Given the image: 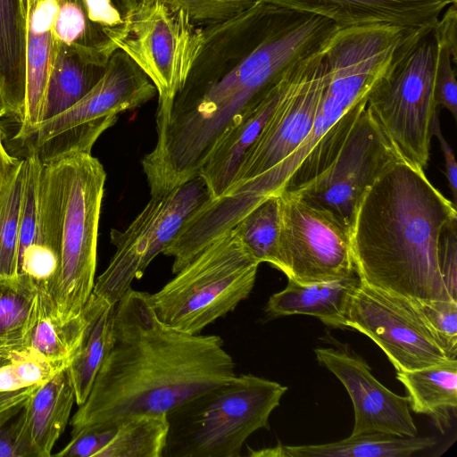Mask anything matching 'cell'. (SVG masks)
<instances>
[{"mask_svg": "<svg viewBox=\"0 0 457 457\" xmlns=\"http://www.w3.org/2000/svg\"><path fill=\"white\" fill-rule=\"evenodd\" d=\"M38 1H40V0H38Z\"/></svg>", "mask_w": 457, "mask_h": 457, "instance_id": "obj_45", "label": "cell"}, {"mask_svg": "<svg viewBox=\"0 0 457 457\" xmlns=\"http://www.w3.org/2000/svg\"><path fill=\"white\" fill-rule=\"evenodd\" d=\"M259 265L230 229L211 242L162 289L149 294L151 305L164 324L199 334L249 296Z\"/></svg>", "mask_w": 457, "mask_h": 457, "instance_id": "obj_8", "label": "cell"}, {"mask_svg": "<svg viewBox=\"0 0 457 457\" xmlns=\"http://www.w3.org/2000/svg\"><path fill=\"white\" fill-rule=\"evenodd\" d=\"M57 0H40L28 12L26 44V99L16 139L28 141L44 121L46 93L53 64L55 39L53 25Z\"/></svg>", "mask_w": 457, "mask_h": 457, "instance_id": "obj_19", "label": "cell"}, {"mask_svg": "<svg viewBox=\"0 0 457 457\" xmlns=\"http://www.w3.org/2000/svg\"><path fill=\"white\" fill-rule=\"evenodd\" d=\"M403 161L365 108L333 162L319 176L291 191L351 229L355 209L390 166Z\"/></svg>", "mask_w": 457, "mask_h": 457, "instance_id": "obj_14", "label": "cell"}, {"mask_svg": "<svg viewBox=\"0 0 457 457\" xmlns=\"http://www.w3.org/2000/svg\"><path fill=\"white\" fill-rule=\"evenodd\" d=\"M439 264L446 289L457 301V219L445 227L440 237Z\"/></svg>", "mask_w": 457, "mask_h": 457, "instance_id": "obj_38", "label": "cell"}, {"mask_svg": "<svg viewBox=\"0 0 457 457\" xmlns=\"http://www.w3.org/2000/svg\"><path fill=\"white\" fill-rule=\"evenodd\" d=\"M128 1L129 2L130 0H128Z\"/></svg>", "mask_w": 457, "mask_h": 457, "instance_id": "obj_44", "label": "cell"}, {"mask_svg": "<svg viewBox=\"0 0 457 457\" xmlns=\"http://www.w3.org/2000/svg\"><path fill=\"white\" fill-rule=\"evenodd\" d=\"M115 304L92 293L81 310L84 328L69 371L75 391V402L82 404L110 350Z\"/></svg>", "mask_w": 457, "mask_h": 457, "instance_id": "obj_25", "label": "cell"}, {"mask_svg": "<svg viewBox=\"0 0 457 457\" xmlns=\"http://www.w3.org/2000/svg\"><path fill=\"white\" fill-rule=\"evenodd\" d=\"M337 29L321 16L261 0L203 26V46L183 87L156 111L158 151L179 169L198 171L234 120Z\"/></svg>", "mask_w": 457, "mask_h": 457, "instance_id": "obj_1", "label": "cell"}, {"mask_svg": "<svg viewBox=\"0 0 457 457\" xmlns=\"http://www.w3.org/2000/svg\"><path fill=\"white\" fill-rule=\"evenodd\" d=\"M326 18L337 28L386 23L418 29L438 21L457 0H261Z\"/></svg>", "mask_w": 457, "mask_h": 457, "instance_id": "obj_17", "label": "cell"}, {"mask_svg": "<svg viewBox=\"0 0 457 457\" xmlns=\"http://www.w3.org/2000/svg\"><path fill=\"white\" fill-rule=\"evenodd\" d=\"M437 21L416 29L370 92L366 108L402 159L424 170L438 104Z\"/></svg>", "mask_w": 457, "mask_h": 457, "instance_id": "obj_7", "label": "cell"}, {"mask_svg": "<svg viewBox=\"0 0 457 457\" xmlns=\"http://www.w3.org/2000/svg\"><path fill=\"white\" fill-rule=\"evenodd\" d=\"M346 328L370 337L396 371L414 370L450 359L415 303L360 280L346 312Z\"/></svg>", "mask_w": 457, "mask_h": 457, "instance_id": "obj_15", "label": "cell"}, {"mask_svg": "<svg viewBox=\"0 0 457 457\" xmlns=\"http://www.w3.org/2000/svg\"><path fill=\"white\" fill-rule=\"evenodd\" d=\"M59 9L53 25L56 42L79 47L105 61L118 50L111 37L94 25L77 3L57 0Z\"/></svg>", "mask_w": 457, "mask_h": 457, "instance_id": "obj_33", "label": "cell"}, {"mask_svg": "<svg viewBox=\"0 0 457 457\" xmlns=\"http://www.w3.org/2000/svg\"><path fill=\"white\" fill-rule=\"evenodd\" d=\"M38 0H21L23 11L25 13V16L27 17L28 12L29 8L35 4H37Z\"/></svg>", "mask_w": 457, "mask_h": 457, "instance_id": "obj_42", "label": "cell"}, {"mask_svg": "<svg viewBox=\"0 0 457 457\" xmlns=\"http://www.w3.org/2000/svg\"><path fill=\"white\" fill-rule=\"evenodd\" d=\"M156 94L148 77L118 49L101 79L81 100L41 123L28 140L29 153L43 164L75 153L91 154L98 137L117 122L119 114L142 106Z\"/></svg>", "mask_w": 457, "mask_h": 457, "instance_id": "obj_10", "label": "cell"}, {"mask_svg": "<svg viewBox=\"0 0 457 457\" xmlns=\"http://www.w3.org/2000/svg\"><path fill=\"white\" fill-rule=\"evenodd\" d=\"M61 265L60 205L54 170L43 164L38 191V213L35 237L18 260L17 274L29 277L51 293Z\"/></svg>", "mask_w": 457, "mask_h": 457, "instance_id": "obj_20", "label": "cell"}, {"mask_svg": "<svg viewBox=\"0 0 457 457\" xmlns=\"http://www.w3.org/2000/svg\"><path fill=\"white\" fill-rule=\"evenodd\" d=\"M436 444L432 436L363 433L322 445H283V457H409Z\"/></svg>", "mask_w": 457, "mask_h": 457, "instance_id": "obj_27", "label": "cell"}, {"mask_svg": "<svg viewBox=\"0 0 457 457\" xmlns=\"http://www.w3.org/2000/svg\"><path fill=\"white\" fill-rule=\"evenodd\" d=\"M359 282L357 275L313 284L288 278L287 287L270 297L266 311L271 316L310 315L327 326L346 328L348 304Z\"/></svg>", "mask_w": 457, "mask_h": 457, "instance_id": "obj_21", "label": "cell"}, {"mask_svg": "<svg viewBox=\"0 0 457 457\" xmlns=\"http://www.w3.org/2000/svg\"><path fill=\"white\" fill-rule=\"evenodd\" d=\"M203 27L182 9L158 0H130L112 37L148 77L166 108L183 87L203 46Z\"/></svg>", "mask_w": 457, "mask_h": 457, "instance_id": "obj_11", "label": "cell"}, {"mask_svg": "<svg viewBox=\"0 0 457 457\" xmlns=\"http://www.w3.org/2000/svg\"><path fill=\"white\" fill-rule=\"evenodd\" d=\"M278 195V270L287 278L313 284L353 277L350 230L298 195Z\"/></svg>", "mask_w": 457, "mask_h": 457, "instance_id": "obj_13", "label": "cell"}, {"mask_svg": "<svg viewBox=\"0 0 457 457\" xmlns=\"http://www.w3.org/2000/svg\"><path fill=\"white\" fill-rule=\"evenodd\" d=\"M414 29L386 23L337 29L324 48L326 81L311 131L267 178L257 204L303 186L333 162L373 87Z\"/></svg>", "mask_w": 457, "mask_h": 457, "instance_id": "obj_4", "label": "cell"}, {"mask_svg": "<svg viewBox=\"0 0 457 457\" xmlns=\"http://www.w3.org/2000/svg\"><path fill=\"white\" fill-rule=\"evenodd\" d=\"M450 359L457 356V301L415 303Z\"/></svg>", "mask_w": 457, "mask_h": 457, "instance_id": "obj_36", "label": "cell"}, {"mask_svg": "<svg viewBox=\"0 0 457 457\" xmlns=\"http://www.w3.org/2000/svg\"><path fill=\"white\" fill-rule=\"evenodd\" d=\"M108 61L79 47L55 41L48 79L44 120L68 110L101 79Z\"/></svg>", "mask_w": 457, "mask_h": 457, "instance_id": "obj_23", "label": "cell"}, {"mask_svg": "<svg viewBox=\"0 0 457 457\" xmlns=\"http://www.w3.org/2000/svg\"><path fill=\"white\" fill-rule=\"evenodd\" d=\"M454 219L455 204L424 170L394 163L368 187L353 214L350 238L359 279L414 303L453 300L440 270L439 242Z\"/></svg>", "mask_w": 457, "mask_h": 457, "instance_id": "obj_3", "label": "cell"}, {"mask_svg": "<svg viewBox=\"0 0 457 457\" xmlns=\"http://www.w3.org/2000/svg\"><path fill=\"white\" fill-rule=\"evenodd\" d=\"M396 378L404 386L410 409L439 421L449 419L457 407V359L426 368L396 371Z\"/></svg>", "mask_w": 457, "mask_h": 457, "instance_id": "obj_28", "label": "cell"}, {"mask_svg": "<svg viewBox=\"0 0 457 457\" xmlns=\"http://www.w3.org/2000/svg\"><path fill=\"white\" fill-rule=\"evenodd\" d=\"M38 288L27 276L0 279V361L22 348L37 307Z\"/></svg>", "mask_w": 457, "mask_h": 457, "instance_id": "obj_29", "label": "cell"}, {"mask_svg": "<svg viewBox=\"0 0 457 457\" xmlns=\"http://www.w3.org/2000/svg\"><path fill=\"white\" fill-rule=\"evenodd\" d=\"M4 115L2 107H1V101H0V118H2Z\"/></svg>", "mask_w": 457, "mask_h": 457, "instance_id": "obj_43", "label": "cell"}, {"mask_svg": "<svg viewBox=\"0 0 457 457\" xmlns=\"http://www.w3.org/2000/svg\"><path fill=\"white\" fill-rule=\"evenodd\" d=\"M24 159L12 166L0 189V279L16 277Z\"/></svg>", "mask_w": 457, "mask_h": 457, "instance_id": "obj_31", "label": "cell"}, {"mask_svg": "<svg viewBox=\"0 0 457 457\" xmlns=\"http://www.w3.org/2000/svg\"><path fill=\"white\" fill-rule=\"evenodd\" d=\"M211 199L200 176L164 194L151 195L125 229L111 230L115 252L95 281L93 293L116 304L131 288L132 281L141 278L150 262L163 253L187 220Z\"/></svg>", "mask_w": 457, "mask_h": 457, "instance_id": "obj_12", "label": "cell"}, {"mask_svg": "<svg viewBox=\"0 0 457 457\" xmlns=\"http://www.w3.org/2000/svg\"><path fill=\"white\" fill-rule=\"evenodd\" d=\"M27 21L21 0H0V101L21 124L26 99Z\"/></svg>", "mask_w": 457, "mask_h": 457, "instance_id": "obj_22", "label": "cell"}, {"mask_svg": "<svg viewBox=\"0 0 457 457\" xmlns=\"http://www.w3.org/2000/svg\"><path fill=\"white\" fill-rule=\"evenodd\" d=\"M433 136L438 138L440 148L445 157V176L453 197V204H455L457 196V164L453 151L442 134L438 118L434 124Z\"/></svg>", "mask_w": 457, "mask_h": 457, "instance_id": "obj_40", "label": "cell"}, {"mask_svg": "<svg viewBox=\"0 0 457 457\" xmlns=\"http://www.w3.org/2000/svg\"><path fill=\"white\" fill-rule=\"evenodd\" d=\"M69 368L38 385L27 400L28 430L35 457H49L75 402Z\"/></svg>", "mask_w": 457, "mask_h": 457, "instance_id": "obj_24", "label": "cell"}, {"mask_svg": "<svg viewBox=\"0 0 457 457\" xmlns=\"http://www.w3.org/2000/svg\"><path fill=\"white\" fill-rule=\"evenodd\" d=\"M216 335L175 329L156 316L149 294L129 288L115 304L110 350L86 401L71 420V436L127 418L163 414L237 376Z\"/></svg>", "mask_w": 457, "mask_h": 457, "instance_id": "obj_2", "label": "cell"}, {"mask_svg": "<svg viewBox=\"0 0 457 457\" xmlns=\"http://www.w3.org/2000/svg\"><path fill=\"white\" fill-rule=\"evenodd\" d=\"M314 353L319 363L340 380L353 402L354 425L351 435L418 436L408 396L396 395L382 385L362 358L333 348L320 347Z\"/></svg>", "mask_w": 457, "mask_h": 457, "instance_id": "obj_16", "label": "cell"}, {"mask_svg": "<svg viewBox=\"0 0 457 457\" xmlns=\"http://www.w3.org/2000/svg\"><path fill=\"white\" fill-rule=\"evenodd\" d=\"M325 46L291 67L277 105L245 154L230 186L186 223L176 239L185 255L198 254L255 207L267 178L307 137L326 81Z\"/></svg>", "mask_w": 457, "mask_h": 457, "instance_id": "obj_5", "label": "cell"}, {"mask_svg": "<svg viewBox=\"0 0 457 457\" xmlns=\"http://www.w3.org/2000/svg\"><path fill=\"white\" fill-rule=\"evenodd\" d=\"M49 164L58 187L61 239L60 272L49 295L59 315L71 320L80 314L94 289L106 173L87 153L71 154Z\"/></svg>", "mask_w": 457, "mask_h": 457, "instance_id": "obj_9", "label": "cell"}, {"mask_svg": "<svg viewBox=\"0 0 457 457\" xmlns=\"http://www.w3.org/2000/svg\"><path fill=\"white\" fill-rule=\"evenodd\" d=\"M79 4L89 21L105 31L117 29L123 21L128 0H68Z\"/></svg>", "mask_w": 457, "mask_h": 457, "instance_id": "obj_39", "label": "cell"}, {"mask_svg": "<svg viewBox=\"0 0 457 457\" xmlns=\"http://www.w3.org/2000/svg\"><path fill=\"white\" fill-rule=\"evenodd\" d=\"M19 159L10 155L6 151L2 138L0 131V189L4 182L6 176L12 168V166L18 162Z\"/></svg>", "mask_w": 457, "mask_h": 457, "instance_id": "obj_41", "label": "cell"}, {"mask_svg": "<svg viewBox=\"0 0 457 457\" xmlns=\"http://www.w3.org/2000/svg\"><path fill=\"white\" fill-rule=\"evenodd\" d=\"M84 322L81 312L73 319L63 320L50 295L38 289L35 320L21 349L44 357L59 369L69 367L79 343Z\"/></svg>", "mask_w": 457, "mask_h": 457, "instance_id": "obj_26", "label": "cell"}, {"mask_svg": "<svg viewBox=\"0 0 457 457\" xmlns=\"http://www.w3.org/2000/svg\"><path fill=\"white\" fill-rule=\"evenodd\" d=\"M60 370L62 369L28 349L11 352L0 361V392L40 385Z\"/></svg>", "mask_w": 457, "mask_h": 457, "instance_id": "obj_34", "label": "cell"}, {"mask_svg": "<svg viewBox=\"0 0 457 457\" xmlns=\"http://www.w3.org/2000/svg\"><path fill=\"white\" fill-rule=\"evenodd\" d=\"M108 429V442L96 457H162L169 423L167 414L127 418Z\"/></svg>", "mask_w": 457, "mask_h": 457, "instance_id": "obj_30", "label": "cell"}, {"mask_svg": "<svg viewBox=\"0 0 457 457\" xmlns=\"http://www.w3.org/2000/svg\"><path fill=\"white\" fill-rule=\"evenodd\" d=\"M280 208L278 195H272L248 212L231 228L253 255L278 268Z\"/></svg>", "mask_w": 457, "mask_h": 457, "instance_id": "obj_32", "label": "cell"}, {"mask_svg": "<svg viewBox=\"0 0 457 457\" xmlns=\"http://www.w3.org/2000/svg\"><path fill=\"white\" fill-rule=\"evenodd\" d=\"M28 398L0 412V457H35L28 430Z\"/></svg>", "mask_w": 457, "mask_h": 457, "instance_id": "obj_35", "label": "cell"}, {"mask_svg": "<svg viewBox=\"0 0 457 457\" xmlns=\"http://www.w3.org/2000/svg\"><path fill=\"white\" fill-rule=\"evenodd\" d=\"M287 390L249 373L191 397L167 413L162 456H240L253 432L269 429V418Z\"/></svg>", "mask_w": 457, "mask_h": 457, "instance_id": "obj_6", "label": "cell"}, {"mask_svg": "<svg viewBox=\"0 0 457 457\" xmlns=\"http://www.w3.org/2000/svg\"><path fill=\"white\" fill-rule=\"evenodd\" d=\"M184 10L198 26H206L231 17L258 0H158Z\"/></svg>", "mask_w": 457, "mask_h": 457, "instance_id": "obj_37", "label": "cell"}, {"mask_svg": "<svg viewBox=\"0 0 457 457\" xmlns=\"http://www.w3.org/2000/svg\"><path fill=\"white\" fill-rule=\"evenodd\" d=\"M291 67L260 100L234 120L202 165L198 176L205 182L211 200L219 197L232 183L245 154L277 105Z\"/></svg>", "mask_w": 457, "mask_h": 457, "instance_id": "obj_18", "label": "cell"}]
</instances>
